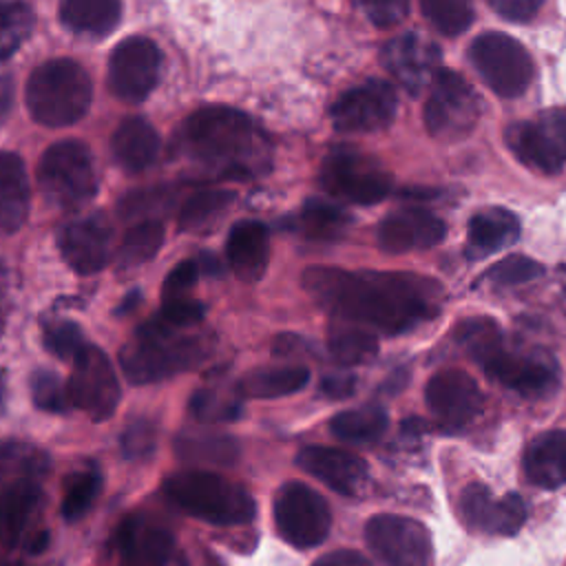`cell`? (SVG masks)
Here are the masks:
<instances>
[{
  "mask_svg": "<svg viewBox=\"0 0 566 566\" xmlns=\"http://www.w3.org/2000/svg\"><path fill=\"white\" fill-rule=\"evenodd\" d=\"M303 285L334 318L389 336L436 316L442 294L433 279L413 272H349L327 265L307 268Z\"/></svg>",
  "mask_w": 566,
  "mask_h": 566,
  "instance_id": "obj_1",
  "label": "cell"
},
{
  "mask_svg": "<svg viewBox=\"0 0 566 566\" xmlns=\"http://www.w3.org/2000/svg\"><path fill=\"white\" fill-rule=\"evenodd\" d=\"M181 155L221 179H248L270 166V142L256 124L230 106H203L181 126Z\"/></svg>",
  "mask_w": 566,
  "mask_h": 566,
  "instance_id": "obj_2",
  "label": "cell"
},
{
  "mask_svg": "<svg viewBox=\"0 0 566 566\" xmlns=\"http://www.w3.org/2000/svg\"><path fill=\"white\" fill-rule=\"evenodd\" d=\"M190 329L172 325L157 312L122 347L119 365L124 376L135 385H146L201 363L210 347L201 334H190Z\"/></svg>",
  "mask_w": 566,
  "mask_h": 566,
  "instance_id": "obj_3",
  "label": "cell"
},
{
  "mask_svg": "<svg viewBox=\"0 0 566 566\" xmlns=\"http://www.w3.org/2000/svg\"><path fill=\"white\" fill-rule=\"evenodd\" d=\"M24 99L38 124L62 128L86 115L93 99V84L82 64L69 57H55L31 73Z\"/></svg>",
  "mask_w": 566,
  "mask_h": 566,
  "instance_id": "obj_4",
  "label": "cell"
},
{
  "mask_svg": "<svg viewBox=\"0 0 566 566\" xmlns=\"http://www.w3.org/2000/svg\"><path fill=\"white\" fill-rule=\"evenodd\" d=\"M164 491L177 509L217 526L248 524L256 513L252 495L241 484L203 469L172 473Z\"/></svg>",
  "mask_w": 566,
  "mask_h": 566,
  "instance_id": "obj_5",
  "label": "cell"
},
{
  "mask_svg": "<svg viewBox=\"0 0 566 566\" xmlns=\"http://www.w3.org/2000/svg\"><path fill=\"white\" fill-rule=\"evenodd\" d=\"M46 469V455L35 447L2 440L0 442V546L13 548L40 500V478Z\"/></svg>",
  "mask_w": 566,
  "mask_h": 566,
  "instance_id": "obj_6",
  "label": "cell"
},
{
  "mask_svg": "<svg viewBox=\"0 0 566 566\" xmlns=\"http://www.w3.org/2000/svg\"><path fill=\"white\" fill-rule=\"evenodd\" d=\"M44 199L57 210H80L97 195V170L86 144L64 139L51 144L38 164Z\"/></svg>",
  "mask_w": 566,
  "mask_h": 566,
  "instance_id": "obj_7",
  "label": "cell"
},
{
  "mask_svg": "<svg viewBox=\"0 0 566 566\" xmlns=\"http://www.w3.org/2000/svg\"><path fill=\"white\" fill-rule=\"evenodd\" d=\"M469 60L484 84L500 97H520L533 82L535 64L524 44L506 33H482L469 46Z\"/></svg>",
  "mask_w": 566,
  "mask_h": 566,
  "instance_id": "obj_8",
  "label": "cell"
},
{
  "mask_svg": "<svg viewBox=\"0 0 566 566\" xmlns=\"http://www.w3.org/2000/svg\"><path fill=\"white\" fill-rule=\"evenodd\" d=\"M482 102L471 84L451 69H438L424 104V126L429 135L453 142L467 137L480 119Z\"/></svg>",
  "mask_w": 566,
  "mask_h": 566,
  "instance_id": "obj_9",
  "label": "cell"
},
{
  "mask_svg": "<svg viewBox=\"0 0 566 566\" xmlns=\"http://www.w3.org/2000/svg\"><path fill=\"white\" fill-rule=\"evenodd\" d=\"M321 186L336 199L371 206L391 190V175L356 148H334L321 164Z\"/></svg>",
  "mask_w": 566,
  "mask_h": 566,
  "instance_id": "obj_10",
  "label": "cell"
},
{
  "mask_svg": "<svg viewBox=\"0 0 566 566\" xmlns=\"http://www.w3.org/2000/svg\"><path fill=\"white\" fill-rule=\"evenodd\" d=\"M272 511L279 535L296 548L318 546L329 535V504L318 491L310 489L303 482H290L281 486L274 497Z\"/></svg>",
  "mask_w": 566,
  "mask_h": 566,
  "instance_id": "obj_11",
  "label": "cell"
},
{
  "mask_svg": "<svg viewBox=\"0 0 566 566\" xmlns=\"http://www.w3.org/2000/svg\"><path fill=\"white\" fill-rule=\"evenodd\" d=\"M511 153L528 168L555 175L566 166V108L542 111L506 128Z\"/></svg>",
  "mask_w": 566,
  "mask_h": 566,
  "instance_id": "obj_12",
  "label": "cell"
},
{
  "mask_svg": "<svg viewBox=\"0 0 566 566\" xmlns=\"http://www.w3.org/2000/svg\"><path fill=\"white\" fill-rule=\"evenodd\" d=\"M71 405L91 420H108L119 405V380L111 358L95 345H84L73 358V371L66 380Z\"/></svg>",
  "mask_w": 566,
  "mask_h": 566,
  "instance_id": "obj_13",
  "label": "cell"
},
{
  "mask_svg": "<svg viewBox=\"0 0 566 566\" xmlns=\"http://www.w3.org/2000/svg\"><path fill=\"white\" fill-rule=\"evenodd\" d=\"M365 539L387 566H431L433 562L431 535L411 517L374 515L365 524Z\"/></svg>",
  "mask_w": 566,
  "mask_h": 566,
  "instance_id": "obj_14",
  "label": "cell"
},
{
  "mask_svg": "<svg viewBox=\"0 0 566 566\" xmlns=\"http://www.w3.org/2000/svg\"><path fill=\"white\" fill-rule=\"evenodd\" d=\"M161 51L144 35L122 40L108 60V88L126 104L144 102L157 86Z\"/></svg>",
  "mask_w": 566,
  "mask_h": 566,
  "instance_id": "obj_15",
  "label": "cell"
},
{
  "mask_svg": "<svg viewBox=\"0 0 566 566\" xmlns=\"http://www.w3.org/2000/svg\"><path fill=\"white\" fill-rule=\"evenodd\" d=\"M398 108L396 91L385 80H367L345 91L329 108V117L340 133H378L387 128Z\"/></svg>",
  "mask_w": 566,
  "mask_h": 566,
  "instance_id": "obj_16",
  "label": "cell"
},
{
  "mask_svg": "<svg viewBox=\"0 0 566 566\" xmlns=\"http://www.w3.org/2000/svg\"><path fill=\"white\" fill-rule=\"evenodd\" d=\"M57 248L73 272L95 274L113 256V226L104 214L75 219L57 232Z\"/></svg>",
  "mask_w": 566,
  "mask_h": 566,
  "instance_id": "obj_17",
  "label": "cell"
},
{
  "mask_svg": "<svg viewBox=\"0 0 566 566\" xmlns=\"http://www.w3.org/2000/svg\"><path fill=\"white\" fill-rule=\"evenodd\" d=\"M429 411L449 427L469 424L484 405V396L475 378L462 369H442L433 374L424 387Z\"/></svg>",
  "mask_w": 566,
  "mask_h": 566,
  "instance_id": "obj_18",
  "label": "cell"
},
{
  "mask_svg": "<svg viewBox=\"0 0 566 566\" xmlns=\"http://www.w3.org/2000/svg\"><path fill=\"white\" fill-rule=\"evenodd\" d=\"M117 548L122 566H184L175 537L142 515L119 526Z\"/></svg>",
  "mask_w": 566,
  "mask_h": 566,
  "instance_id": "obj_19",
  "label": "cell"
},
{
  "mask_svg": "<svg viewBox=\"0 0 566 566\" xmlns=\"http://www.w3.org/2000/svg\"><path fill=\"white\" fill-rule=\"evenodd\" d=\"M380 57L389 75L398 80L405 91L418 95L438 71L440 49L416 33H402L382 46Z\"/></svg>",
  "mask_w": 566,
  "mask_h": 566,
  "instance_id": "obj_20",
  "label": "cell"
},
{
  "mask_svg": "<svg viewBox=\"0 0 566 566\" xmlns=\"http://www.w3.org/2000/svg\"><path fill=\"white\" fill-rule=\"evenodd\" d=\"M378 245L385 252L400 254L411 250H427L444 241L447 223L422 208H400L382 217L376 230Z\"/></svg>",
  "mask_w": 566,
  "mask_h": 566,
  "instance_id": "obj_21",
  "label": "cell"
},
{
  "mask_svg": "<svg viewBox=\"0 0 566 566\" xmlns=\"http://www.w3.org/2000/svg\"><path fill=\"white\" fill-rule=\"evenodd\" d=\"M482 367L489 378L524 398H542L557 385V367L548 356H520L502 347Z\"/></svg>",
  "mask_w": 566,
  "mask_h": 566,
  "instance_id": "obj_22",
  "label": "cell"
},
{
  "mask_svg": "<svg viewBox=\"0 0 566 566\" xmlns=\"http://www.w3.org/2000/svg\"><path fill=\"white\" fill-rule=\"evenodd\" d=\"M296 464L345 497L358 495L369 478L363 458L336 447H305L298 451Z\"/></svg>",
  "mask_w": 566,
  "mask_h": 566,
  "instance_id": "obj_23",
  "label": "cell"
},
{
  "mask_svg": "<svg viewBox=\"0 0 566 566\" xmlns=\"http://www.w3.org/2000/svg\"><path fill=\"white\" fill-rule=\"evenodd\" d=\"M226 261L232 274L245 283L263 279L270 261V230L265 223L239 221L226 241Z\"/></svg>",
  "mask_w": 566,
  "mask_h": 566,
  "instance_id": "obj_24",
  "label": "cell"
},
{
  "mask_svg": "<svg viewBox=\"0 0 566 566\" xmlns=\"http://www.w3.org/2000/svg\"><path fill=\"white\" fill-rule=\"evenodd\" d=\"M111 153L126 172H142L150 168L159 155V135L144 117H126L113 130Z\"/></svg>",
  "mask_w": 566,
  "mask_h": 566,
  "instance_id": "obj_25",
  "label": "cell"
},
{
  "mask_svg": "<svg viewBox=\"0 0 566 566\" xmlns=\"http://www.w3.org/2000/svg\"><path fill=\"white\" fill-rule=\"evenodd\" d=\"M524 473L539 489L566 484V431H546L533 438L524 451Z\"/></svg>",
  "mask_w": 566,
  "mask_h": 566,
  "instance_id": "obj_26",
  "label": "cell"
},
{
  "mask_svg": "<svg viewBox=\"0 0 566 566\" xmlns=\"http://www.w3.org/2000/svg\"><path fill=\"white\" fill-rule=\"evenodd\" d=\"M31 188L20 155L0 150V232L11 234L29 217Z\"/></svg>",
  "mask_w": 566,
  "mask_h": 566,
  "instance_id": "obj_27",
  "label": "cell"
},
{
  "mask_svg": "<svg viewBox=\"0 0 566 566\" xmlns=\"http://www.w3.org/2000/svg\"><path fill=\"white\" fill-rule=\"evenodd\" d=\"M520 237V221L504 208H486L469 219L467 252L471 259H482L515 243Z\"/></svg>",
  "mask_w": 566,
  "mask_h": 566,
  "instance_id": "obj_28",
  "label": "cell"
},
{
  "mask_svg": "<svg viewBox=\"0 0 566 566\" xmlns=\"http://www.w3.org/2000/svg\"><path fill=\"white\" fill-rule=\"evenodd\" d=\"M310 380V369L303 365H281V367H261L243 376L237 385L243 398H281L301 391Z\"/></svg>",
  "mask_w": 566,
  "mask_h": 566,
  "instance_id": "obj_29",
  "label": "cell"
},
{
  "mask_svg": "<svg viewBox=\"0 0 566 566\" xmlns=\"http://www.w3.org/2000/svg\"><path fill=\"white\" fill-rule=\"evenodd\" d=\"M122 15L119 0H62L60 20L82 35H106L111 33Z\"/></svg>",
  "mask_w": 566,
  "mask_h": 566,
  "instance_id": "obj_30",
  "label": "cell"
},
{
  "mask_svg": "<svg viewBox=\"0 0 566 566\" xmlns=\"http://www.w3.org/2000/svg\"><path fill=\"white\" fill-rule=\"evenodd\" d=\"M327 347L336 363L352 367V365H363L376 356L378 338L367 327L334 318L327 336Z\"/></svg>",
  "mask_w": 566,
  "mask_h": 566,
  "instance_id": "obj_31",
  "label": "cell"
},
{
  "mask_svg": "<svg viewBox=\"0 0 566 566\" xmlns=\"http://www.w3.org/2000/svg\"><path fill=\"white\" fill-rule=\"evenodd\" d=\"M389 424V416L378 405H365L358 409L340 411L329 420V431L343 440L354 444L376 442Z\"/></svg>",
  "mask_w": 566,
  "mask_h": 566,
  "instance_id": "obj_32",
  "label": "cell"
},
{
  "mask_svg": "<svg viewBox=\"0 0 566 566\" xmlns=\"http://www.w3.org/2000/svg\"><path fill=\"white\" fill-rule=\"evenodd\" d=\"M347 226V212L323 199H307L296 217L298 232L312 241H334L345 234Z\"/></svg>",
  "mask_w": 566,
  "mask_h": 566,
  "instance_id": "obj_33",
  "label": "cell"
},
{
  "mask_svg": "<svg viewBox=\"0 0 566 566\" xmlns=\"http://www.w3.org/2000/svg\"><path fill=\"white\" fill-rule=\"evenodd\" d=\"M179 458L186 462H210V464H232L239 455V444L232 436L223 433H181L175 442Z\"/></svg>",
  "mask_w": 566,
  "mask_h": 566,
  "instance_id": "obj_34",
  "label": "cell"
},
{
  "mask_svg": "<svg viewBox=\"0 0 566 566\" xmlns=\"http://www.w3.org/2000/svg\"><path fill=\"white\" fill-rule=\"evenodd\" d=\"M234 201L232 190H199L181 203L179 210V228L186 232H201L217 223L219 217L228 212Z\"/></svg>",
  "mask_w": 566,
  "mask_h": 566,
  "instance_id": "obj_35",
  "label": "cell"
},
{
  "mask_svg": "<svg viewBox=\"0 0 566 566\" xmlns=\"http://www.w3.org/2000/svg\"><path fill=\"white\" fill-rule=\"evenodd\" d=\"M164 243V223L161 221H139L133 223L117 250V261L122 268H137L150 261Z\"/></svg>",
  "mask_w": 566,
  "mask_h": 566,
  "instance_id": "obj_36",
  "label": "cell"
},
{
  "mask_svg": "<svg viewBox=\"0 0 566 566\" xmlns=\"http://www.w3.org/2000/svg\"><path fill=\"white\" fill-rule=\"evenodd\" d=\"M102 486V475L97 469L88 467L69 475L64 484V497L60 504V513L66 522H77L88 513Z\"/></svg>",
  "mask_w": 566,
  "mask_h": 566,
  "instance_id": "obj_37",
  "label": "cell"
},
{
  "mask_svg": "<svg viewBox=\"0 0 566 566\" xmlns=\"http://www.w3.org/2000/svg\"><path fill=\"white\" fill-rule=\"evenodd\" d=\"M175 203V190L168 186H153L144 190L128 192L119 201V217L126 221H159Z\"/></svg>",
  "mask_w": 566,
  "mask_h": 566,
  "instance_id": "obj_38",
  "label": "cell"
},
{
  "mask_svg": "<svg viewBox=\"0 0 566 566\" xmlns=\"http://www.w3.org/2000/svg\"><path fill=\"white\" fill-rule=\"evenodd\" d=\"M33 29V11L24 0H0V60L11 57Z\"/></svg>",
  "mask_w": 566,
  "mask_h": 566,
  "instance_id": "obj_39",
  "label": "cell"
},
{
  "mask_svg": "<svg viewBox=\"0 0 566 566\" xmlns=\"http://www.w3.org/2000/svg\"><path fill=\"white\" fill-rule=\"evenodd\" d=\"M420 9L431 27L449 38L464 33L475 15L471 0H420Z\"/></svg>",
  "mask_w": 566,
  "mask_h": 566,
  "instance_id": "obj_40",
  "label": "cell"
},
{
  "mask_svg": "<svg viewBox=\"0 0 566 566\" xmlns=\"http://www.w3.org/2000/svg\"><path fill=\"white\" fill-rule=\"evenodd\" d=\"M241 394L223 391L217 387H201L190 398V413L201 422H226L241 413Z\"/></svg>",
  "mask_w": 566,
  "mask_h": 566,
  "instance_id": "obj_41",
  "label": "cell"
},
{
  "mask_svg": "<svg viewBox=\"0 0 566 566\" xmlns=\"http://www.w3.org/2000/svg\"><path fill=\"white\" fill-rule=\"evenodd\" d=\"M455 338L467 352L482 365L502 349V336L497 323L491 318H467L455 325Z\"/></svg>",
  "mask_w": 566,
  "mask_h": 566,
  "instance_id": "obj_42",
  "label": "cell"
},
{
  "mask_svg": "<svg viewBox=\"0 0 566 566\" xmlns=\"http://www.w3.org/2000/svg\"><path fill=\"white\" fill-rule=\"evenodd\" d=\"M495 511H497V500H493L491 491L484 484L471 482L462 489L460 515L469 528L482 531V533H493Z\"/></svg>",
  "mask_w": 566,
  "mask_h": 566,
  "instance_id": "obj_43",
  "label": "cell"
},
{
  "mask_svg": "<svg viewBox=\"0 0 566 566\" xmlns=\"http://www.w3.org/2000/svg\"><path fill=\"white\" fill-rule=\"evenodd\" d=\"M31 398L38 409L49 413H64L71 405L69 385L49 369H38L31 376Z\"/></svg>",
  "mask_w": 566,
  "mask_h": 566,
  "instance_id": "obj_44",
  "label": "cell"
},
{
  "mask_svg": "<svg viewBox=\"0 0 566 566\" xmlns=\"http://www.w3.org/2000/svg\"><path fill=\"white\" fill-rule=\"evenodd\" d=\"M544 274V268L542 263L533 261L531 256H524V254H513V256H506L502 261H497L489 272L486 276L497 283V285H522V283H528L533 279H539Z\"/></svg>",
  "mask_w": 566,
  "mask_h": 566,
  "instance_id": "obj_45",
  "label": "cell"
},
{
  "mask_svg": "<svg viewBox=\"0 0 566 566\" xmlns=\"http://www.w3.org/2000/svg\"><path fill=\"white\" fill-rule=\"evenodd\" d=\"M82 329L71 321H55L44 327V347L62 360H73L84 347Z\"/></svg>",
  "mask_w": 566,
  "mask_h": 566,
  "instance_id": "obj_46",
  "label": "cell"
},
{
  "mask_svg": "<svg viewBox=\"0 0 566 566\" xmlns=\"http://www.w3.org/2000/svg\"><path fill=\"white\" fill-rule=\"evenodd\" d=\"M119 449L126 460H144L155 451V427L146 418H135L126 424L119 438Z\"/></svg>",
  "mask_w": 566,
  "mask_h": 566,
  "instance_id": "obj_47",
  "label": "cell"
},
{
  "mask_svg": "<svg viewBox=\"0 0 566 566\" xmlns=\"http://www.w3.org/2000/svg\"><path fill=\"white\" fill-rule=\"evenodd\" d=\"M354 7L380 29L400 24L409 13V0H352Z\"/></svg>",
  "mask_w": 566,
  "mask_h": 566,
  "instance_id": "obj_48",
  "label": "cell"
},
{
  "mask_svg": "<svg viewBox=\"0 0 566 566\" xmlns=\"http://www.w3.org/2000/svg\"><path fill=\"white\" fill-rule=\"evenodd\" d=\"M199 274H201V268L197 261H181L177 263L166 281H164V287H161V298L164 301H175V298H188L192 287L197 285L199 281Z\"/></svg>",
  "mask_w": 566,
  "mask_h": 566,
  "instance_id": "obj_49",
  "label": "cell"
},
{
  "mask_svg": "<svg viewBox=\"0 0 566 566\" xmlns=\"http://www.w3.org/2000/svg\"><path fill=\"white\" fill-rule=\"evenodd\" d=\"M526 522V504L520 493H506L497 500V511H495V526L493 533L497 535H515L522 524Z\"/></svg>",
  "mask_w": 566,
  "mask_h": 566,
  "instance_id": "obj_50",
  "label": "cell"
},
{
  "mask_svg": "<svg viewBox=\"0 0 566 566\" xmlns=\"http://www.w3.org/2000/svg\"><path fill=\"white\" fill-rule=\"evenodd\" d=\"M546 0H489L491 9L509 22L533 20Z\"/></svg>",
  "mask_w": 566,
  "mask_h": 566,
  "instance_id": "obj_51",
  "label": "cell"
},
{
  "mask_svg": "<svg viewBox=\"0 0 566 566\" xmlns=\"http://www.w3.org/2000/svg\"><path fill=\"white\" fill-rule=\"evenodd\" d=\"M356 389V378L352 374H332L321 380V394L332 400H343Z\"/></svg>",
  "mask_w": 566,
  "mask_h": 566,
  "instance_id": "obj_52",
  "label": "cell"
},
{
  "mask_svg": "<svg viewBox=\"0 0 566 566\" xmlns=\"http://www.w3.org/2000/svg\"><path fill=\"white\" fill-rule=\"evenodd\" d=\"M312 566H374L365 555L349 551V548H340V551H332L325 553L323 557H318Z\"/></svg>",
  "mask_w": 566,
  "mask_h": 566,
  "instance_id": "obj_53",
  "label": "cell"
},
{
  "mask_svg": "<svg viewBox=\"0 0 566 566\" xmlns=\"http://www.w3.org/2000/svg\"><path fill=\"white\" fill-rule=\"evenodd\" d=\"M11 104H13V80L11 75L0 71V122L7 117Z\"/></svg>",
  "mask_w": 566,
  "mask_h": 566,
  "instance_id": "obj_54",
  "label": "cell"
},
{
  "mask_svg": "<svg viewBox=\"0 0 566 566\" xmlns=\"http://www.w3.org/2000/svg\"><path fill=\"white\" fill-rule=\"evenodd\" d=\"M46 544H49V531H40V533L33 535V539H31V544H29V551H31L33 555H38V553H42V551L46 548Z\"/></svg>",
  "mask_w": 566,
  "mask_h": 566,
  "instance_id": "obj_55",
  "label": "cell"
},
{
  "mask_svg": "<svg viewBox=\"0 0 566 566\" xmlns=\"http://www.w3.org/2000/svg\"><path fill=\"white\" fill-rule=\"evenodd\" d=\"M4 405V378H2V371H0V407Z\"/></svg>",
  "mask_w": 566,
  "mask_h": 566,
  "instance_id": "obj_56",
  "label": "cell"
}]
</instances>
